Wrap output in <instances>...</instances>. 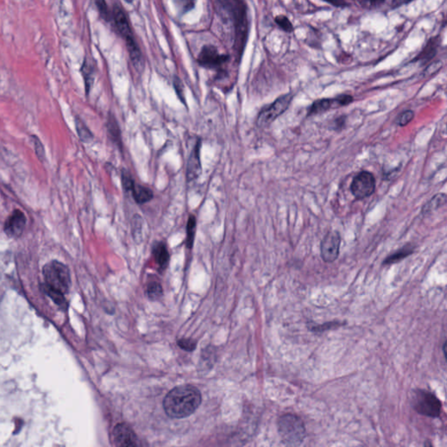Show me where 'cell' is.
I'll use <instances>...</instances> for the list:
<instances>
[{
	"label": "cell",
	"instance_id": "1",
	"mask_svg": "<svg viewBox=\"0 0 447 447\" xmlns=\"http://www.w3.org/2000/svg\"><path fill=\"white\" fill-rule=\"evenodd\" d=\"M202 396L198 388L181 385L172 389L164 399V409L171 419H184L194 413L201 404Z\"/></svg>",
	"mask_w": 447,
	"mask_h": 447
},
{
	"label": "cell",
	"instance_id": "2",
	"mask_svg": "<svg viewBox=\"0 0 447 447\" xmlns=\"http://www.w3.org/2000/svg\"><path fill=\"white\" fill-rule=\"evenodd\" d=\"M219 4L228 12L231 21H233L236 32V47L242 53L247 38V17L246 4L243 0H218Z\"/></svg>",
	"mask_w": 447,
	"mask_h": 447
},
{
	"label": "cell",
	"instance_id": "3",
	"mask_svg": "<svg viewBox=\"0 0 447 447\" xmlns=\"http://www.w3.org/2000/svg\"><path fill=\"white\" fill-rule=\"evenodd\" d=\"M43 275L47 287L59 294H67L71 285L70 273L68 266L58 260H52L45 265Z\"/></svg>",
	"mask_w": 447,
	"mask_h": 447
},
{
	"label": "cell",
	"instance_id": "4",
	"mask_svg": "<svg viewBox=\"0 0 447 447\" xmlns=\"http://www.w3.org/2000/svg\"><path fill=\"white\" fill-rule=\"evenodd\" d=\"M278 430L282 441L286 446H299L306 438V427L302 419L294 414L280 418Z\"/></svg>",
	"mask_w": 447,
	"mask_h": 447
},
{
	"label": "cell",
	"instance_id": "5",
	"mask_svg": "<svg viewBox=\"0 0 447 447\" xmlns=\"http://www.w3.org/2000/svg\"><path fill=\"white\" fill-rule=\"evenodd\" d=\"M412 407L419 414L429 418H439L442 403L431 391L417 390L413 392Z\"/></svg>",
	"mask_w": 447,
	"mask_h": 447
},
{
	"label": "cell",
	"instance_id": "6",
	"mask_svg": "<svg viewBox=\"0 0 447 447\" xmlns=\"http://www.w3.org/2000/svg\"><path fill=\"white\" fill-rule=\"evenodd\" d=\"M292 99L293 95L291 94H286L285 95L279 97L272 104L262 109L256 120V124L259 128L264 129L270 126L280 116H282V114L288 109Z\"/></svg>",
	"mask_w": 447,
	"mask_h": 447
},
{
	"label": "cell",
	"instance_id": "7",
	"mask_svg": "<svg viewBox=\"0 0 447 447\" xmlns=\"http://www.w3.org/2000/svg\"><path fill=\"white\" fill-rule=\"evenodd\" d=\"M376 180L372 174L368 171H362L356 175L351 183V192L357 199L370 197L374 192Z\"/></svg>",
	"mask_w": 447,
	"mask_h": 447
},
{
	"label": "cell",
	"instance_id": "8",
	"mask_svg": "<svg viewBox=\"0 0 447 447\" xmlns=\"http://www.w3.org/2000/svg\"><path fill=\"white\" fill-rule=\"evenodd\" d=\"M353 101V97L349 94H342L334 98L321 99L314 101L308 109L307 116H315L321 114L326 113L332 109H338L343 106H347Z\"/></svg>",
	"mask_w": 447,
	"mask_h": 447
},
{
	"label": "cell",
	"instance_id": "9",
	"mask_svg": "<svg viewBox=\"0 0 447 447\" xmlns=\"http://www.w3.org/2000/svg\"><path fill=\"white\" fill-rule=\"evenodd\" d=\"M229 60V57L226 54L219 53L218 49L212 45H206L202 47L198 54V64L207 69L220 68Z\"/></svg>",
	"mask_w": 447,
	"mask_h": 447
},
{
	"label": "cell",
	"instance_id": "10",
	"mask_svg": "<svg viewBox=\"0 0 447 447\" xmlns=\"http://www.w3.org/2000/svg\"><path fill=\"white\" fill-rule=\"evenodd\" d=\"M26 216L20 209L12 211L8 218L4 223V233L7 237L11 238H18L21 237L26 226Z\"/></svg>",
	"mask_w": 447,
	"mask_h": 447
},
{
	"label": "cell",
	"instance_id": "11",
	"mask_svg": "<svg viewBox=\"0 0 447 447\" xmlns=\"http://www.w3.org/2000/svg\"><path fill=\"white\" fill-rule=\"evenodd\" d=\"M341 236L335 231H330L324 236L321 243V255L324 261L331 263L338 257Z\"/></svg>",
	"mask_w": 447,
	"mask_h": 447
},
{
	"label": "cell",
	"instance_id": "12",
	"mask_svg": "<svg viewBox=\"0 0 447 447\" xmlns=\"http://www.w3.org/2000/svg\"><path fill=\"white\" fill-rule=\"evenodd\" d=\"M113 440L117 447H137L139 446L137 435L127 423H118L113 431Z\"/></svg>",
	"mask_w": 447,
	"mask_h": 447
},
{
	"label": "cell",
	"instance_id": "13",
	"mask_svg": "<svg viewBox=\"0 0 447 447\" xmlns=\"http://www.w3.org/2000/svg\"><path fill=\"white\" fill-rule=\"evenodd\" d=\"M112 20L114 21V24L117 28V32L122 37L125 42L133 40L134 37L131 32V29L129 26V21L127 19V16L123 12V10L118 6L115 5L113 11H112Z\"/></svg>",
	"mask_w": 447,
	"mask_h": 447
},
{
	"label": "cell",
	"instance_id": "14",
	"mask_svg": "<svg viewBox=\"0 0 447 447\" xmlns=\"http://www.w3.org/2000/svg\"><path fill=\"white\" fill-rule=\"evenodd\" d=\"M200 148H201V141L200 139L197 141L194 146L192 151L189 155V160L187 164L186 169V177L188 182L196 180L199 175L201 174L202 167L200 161Z\"/></svg>",
	"mask_w": 447,
	"mask_h": 447
},
{
	"label": "cell",
	"instance_id": "15",
	"mask_svg": "<svg viewBox=\"0 0 447 447\" xmlns=\"http://www.w3.org/2000/svg\"><path fill=\"white\" fill-rule=\"evenodd\" d=\"M152 254L157 266L161 271L165 270L169 265V254L166 245L162 241L155 242L152 246Z\"/></svg>",
	"mask_w": 447,
	"mask_h": 447
},
{
	"label": "cell",
	"instance_id": "16",
	"mask_svg": "<svg viewBox=\"0 0 447 447\" xmlns=\"http://www.w3.org/2000/svg\"><path fill=\"white\" fill-rule=\"evenodd\" d=\"M107 129H108V133L111 140L117 144L118 148L120 149H122V141H121V129L120 126L118 124L116 117H114L113 114H109L107 120Z\"/></svg>",
	"mask_w": 447,
	"mask_h": 447
},
{
	"label": "cell",
	"instance_id": "17",
	"mask_svg": "<svg viewBox=\"0 0 447 447\" xmlns=\"http://www.w3.org/2000/svg\"><path fill=\"white\" fill-rule=\"evenodd\" d=\"M131 193L133 196L134 200L137 205H144L146 203L150 201L154 197L152 189H149V187L137 185V184L134 187Z\"/></svg>",
	"mask_w": 447,
	"mask_h": 447
},
{
	"label": "cell",
	"instance_id": "18",
	"mask_svg": "<svg viewBox=\"0 0 447 447\" xmlns=\"http://www.w3.org/2000/svg\"><path fill=\"white\" fill-rule=\"evenodd\" d=\"M81 73L84 79L86 94L89 95V92L93 87L94 81V68L93 64L90 61H88L87 59H85L83 61V65L81 68Z\"/></svg>",
	"mask_w": 447,
	"mask_h": 447
},
{
	"label": "cell",
	"instance_id": "19",
	"mask_svg": "<svg viewBox=\"0 0 447 447\" xmlns=\"http://www.w3.org/2000/svg\"><path fill=\"white\" fill-rule=\"evenodd\" d=\"M412 253H413V246H403V248H401V249L399 250V251H397L394 254H391L390 256H388V257L385 259V260L383 261V264H384V265L395 264V263H398V262L403 260V259L407 258V257L410 256Z\"/></svg>",
	"mask_w": 447,
	"mask_h": 447
},
{
	"label": "cell",
	"instance_id": "20",
	"mask_svg": "<svg viewBox=\"0 0 447 447\" xmlns=\"http://www.w3.org/2000/svg\"><path fill=\"white\" fill-rule=\"evenodd\" d=\"M447 202V195L445 193H439L435 195L433 198H431L430 201L427 203L426 205L422 209V212L423 214L430 213L433 211L439 209V207L446 205Z\"/></svg>",
	"mask_w": 447,
	"mask_h": 447
},
{
	"label": "cell",
	"instance_id": "21",
	"mask_svg": "<svg viewBox=\"0 0 447 447\" xmlns=\"http://www.w3.org/2000/svg\"><path fill=\"white\" fill-rule=\"evenodd\" d=\"M74 119H75L77 134L79 136V138L81 139V141L86 142V143L91 141V140L93 139V134L86 126L84 121H82L79 117H75Z\"/></svg>",
	"mask_w": 447,
	"mask_h": 447
},
{
	"label": "cell",
	"instance_id": "22",
	"mask_svg": "<svg viewBox=\"0 0 447 447\" xmlns=\"http://www.w3.org/2000/svg\"><path fill=\"white\" fill-rule=\"evenodd\" d=\"M197 230V219L194 215H189L186 226V246L188 248L193 246L194 238Z\"/></svg>",
	"mask_w": 447,
	"mask_h": 447
},
{
	"label": "cell",
	"instance_id": "23",
	"mask_svg": "<svg viewBox=\"0 0 447 447\" xmlns=\"http://www.w3.org/2000/svg\"><path fill=\"white\" fill-rule=\"evenodd\" d=\"M121 186L126 192H132L136 183L128 169H122L121 172Z\"/></svg>",
	"mask_w": 447,
	"mask_h": 447
},
{
	"label": "cell",
	"instance_id": "24",
	"mask_svg": "<svg viewBox=\"0 0 447 447\" xmlns=\"http://www.w3.org/2000/svg\"><path fill=\"white\" fill-rule=\"evenodd\" d=\"M31 140H32V144L34 146L35 154H36L38 159L41 162H44L46 159V151H45L44 145L41 142V139L35 135H32L31 137Z\"/></svg>",
	"mask_w": 447,
	"mask_h": 447
},
{
	"label": "cell",
	"instance_id": "25",
	"mask_svg": "<svg viewBox=\"0 0 447 447\" xmlns=\"http://www.w3.org/2000/svg\"><path fill=\"white\" fill-rule=\"evenodd\" d=\"M436 51H437V45H436V42H431H431L428 43L426 47L423 49V52L419 54L418 59L423 61H429V60H431L432 57L434 56Z\"/></svg>",
	"mask_w": 447,
	"mask_h": 447
},
{
	"label": "cell",
	"instance_id": "26",
	"mask_svg": "<svg viewBox=\"0 0 447 447\" xmlns=\"http://www.w3.org/2000/svg\"><path fill=\"white\" fill-rule=\"evenodd\" d=\"M142 231V218L138 214L132 218V234L135 239H139Z\"/></svg>",
	"mask_w": 447,
	"mask_h": 447
},
{
	"label": "cell",
	"instance_id": "27",
	"mask_svg": "<svg viewBox=\"0 0 447 447\" xmlns=\"http://www.w3.org/2000/svg\"><path fill=\"white\" fill-rule=\"evenodd\" d=\"M148 295L150 299L156 300L160 298L163 294V288L158 282H151L148 285Z\"/></svg>",
	"mask_w": 447,
	"mask_h": 447
},
{
	"label": "cell",
	"instance_id": "28",
	"mask_svg": "<svg viewBox=\"0 0 447 447\" xmlns=\"http://www.w3.org/2000/svg\"><path fill=\"white\" fill-rule=\"evenodd\" d=\"M275 22L278 24L279 26L284 30L285 32H292L294 30V26L291 23L290 21L286 18V16L280 15L275 18Z\"/></svg>",
	"mask_w": 447,
	"mask_h": 447
},
{
	"label": "cell",
	"instance_id": "29",
	"mask_svg": "<svg viewBox=\"0 0 447 447\" xmlns=\"http://www.w3.org/2000/svg\"><path fill=\"white\" fill-rule=\"evenodd\" d=\"M94 3L96 4L97 8L101 13V16L104 19L105 21H109L112 18L109 14V8L108 5L106 4L105 0H94Z\"/></svg>",
	"mask_w": 447,
	"mask_h": 447
},
{
	"label": "cell",
	"instance_id": "30",
	"mask_svg": "<svg viewBox=\"0 0 447 447\" xmlns=\"http://www.w3.org/2000/svg\"><path fill=\"white\" fill-rule=\"evenodd\" d=\"M173 85L177 96L183 103L186 104V98H185V94H184V85L182 83L181 80L177 76L174 77Z\"/></svg>",
	"mask_w": 447,
	"mask_h": 447
},
{
	"label": "cell",
	"instance_id": "31",
	"mask_svg": "<svg viewBox=\"0 0 447 447\" xmlns=\"http://www.w3.org/2000/svg\"><path fill=\"white\" fill-rule=\"evenodd\" d=\"M413 117H414V113L411 110H406L399 115V118L397 120V123L399 126H405L413 119Z\"/></svg>",
	"mask_w": 447,
	"mask_h": 447
},
{
	"label": "cell",
	"instance_id": "32",
	"mask_svg": "<svg viewBox=\"0 0 447 447\" xmlns=\"http://www.w3.org/2000/svg\"><path fill=\"white\" fill-rule=\"evenodd\" d=\"M177 344L183 350L187 351H194L196 348V343L190 339H181L177 342Z\"/></svg>",
	"mask_w": 447,
	"mask_h": 447
},
{
	"label": "cell",
	"instance_id": "33",
	"mask_svg": "<svg viewBox=\"0 0 447 447\" xmlns=\"http://www.w3.org/2000/svg\"><path fill=\"white\" fill-rule=\"evenodd\" d=\"M442 66V63L440 61H437V62H434L433 64H431L428 68H427L426 70H425V75H431L433 73H435L436 72L439 71V69L441 68Z\"/></svg>",
	"mask_w": 447,
	"mask_h": 447
},
{
	"label": "cell",
	"instance_id": "34",
	"mask_svg": "<svg viewBox=\"0 0 447 447\" xmlns=\"http://www.w3.org/2000/svg\"><path fill=\"white\" fill-rule=\"evenodd\" d=\"M195 2L196 0H180V4L185 12H188L190 9L193 8Z\"/></svg>",
	"mask_w": 447,
	"mask_h": 447
},
{
	"label": "cell",
	"instance_id": "35",
	"mask_svg": "<svg viewBox=\"0 0 447 447\" xmlns=\"http://www.w3.org/2000/svg\"><path fill=\"white\" fill-rule=\"evenodd\" d=\"M411 1H413V0H392L391 4V7L392 8H398V7L402 6L403 4H409Z\"/></svg>",
	"mask_w": 447,
	"mask_h": 447
},
{
	"label": "cell",
	"instance_id": "36",
	"mask_svg": "<svg viewBox=\"0 0 447 447\" xmlns=\"http://www.w3.org/2000/svg\"><path fill=\"white\" fill-rule=\"evenodd\" d=\"M443 352L444 354H445V357H446V360L447 362V340L445 342L443 345Z\"/></svg>",
	"mask_w": 447,
	"mask_h": 447
},
{
	"label": "cell",
	"instance_id": "37",
	"mask_svg": "<svg viewBox=\"0 0 447 447\" xmlns=\"http://www.w3.org/2000/svg\"><path fill=\"white\" fill-rule=\"evenodd\" d=\"M369 2H371V4H378L379 2H382L383 0H368Z\"/></svg>",
	"mask_w": 447,
	"mask_h": 447
},
{
	"label": "cell",
	"instance_id": "38",
	"mask_svg": "<svg viewBox=\"0 0 447 447\" xmlns=\"http://www.w3.org/2000/svg\"><path fill=\"white\" fill-rule=\"evenodd\" d=\"M125 1H126L127 3H129V4H132L134 2V0H125Z\"/></svg>",
	"mask_w": 447,
	"mask_h": 447
},
{
	"label": "cell",
	"instance_id": "39",
	"mask_svg": "<svg viewBox=\"0 0 447 447\" xmlns=\"http://www.w3.org/2000/svg\"></svg>",
	"mask_w": 447,
	"mask_h": 447
}]
</instances>
